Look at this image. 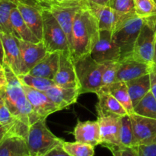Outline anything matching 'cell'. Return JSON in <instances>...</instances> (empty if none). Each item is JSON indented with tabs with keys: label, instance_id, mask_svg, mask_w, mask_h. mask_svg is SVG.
I'll return each instance as SVG.
<instances>
[{
	"label": "cell",
	"instance_id": "cell-29",
	"mask_svg": "<svg viewBox=\"0 0 156 156\" xmlns=\"http://www.w3.org/2000/svg\"><path fill=\"white\" fill-rule=\"evenodd\" d=\"M17 6L14 0H0V33L14 35L11 24V13Z\"/></svg>",
	"mask_w": 156,
	"mask_h": 156
},
{
	"label": "cell",
	"instance_id": "cell-39",
	"mask_svg": "<svg viewBox=\"0 0 156 156\" xmlns=\"http://www.w3.org/2000/svg\"><path fill=\"white\" fill-rule=\"evenodd\" d=\"M44 156H71L64 149L62 143L57 145L54 148L49 151Z\"/></svg>",
	"mask_w": 156,
	"mask_h": 156
},
{
	"label": "cell",
	"instance_id": "cell-19",
	"mask_svg": "<svg viewBox=\"0 0 156 156\" xmlns=\"http://www.w3.org/2000/svg\"><path fill=\"white\" fill-rule=\"evenodd\" d=\"M44 92L60 111L76 103L81 94L79 88H62L58 85H54Z\"/></svg>",
	"mask_w": 156,
	"mask_h": 156
},
{
	"label": "cell",
	"instance_id": "cell-24",
	"mask_svg": "<svg viewBox=\"0 0 156 156\" xmlns=\"http://www.w3.org/2000/svg\"><path fill=\"white\" fill-rule=\"evenodd\" d=\"M0 156H30L25 139L12 134L8 135L0 143Z\"/></svg>",
	"mask_w": 156,
	"mask_h": 156
},
{
	"label": "cell",
	"instance_id": "cell-3",
	"mask_svg": "<svg viewBox=\"0 0 156 156\" xmlns=\"http://www.w3.org/2000/svg\"><path fill=\"white\" fill-rule=\"evenodd\" d=\"M146 19L136 12L123 15L112 31V37L121 52V59L129 56ZM120 59V60H121Z\"/></svg>",
	"mask_w": 156,
	"mask_h": 156
},
{
	"label": "cell",
	"instance_id": "cell-37",
	"mask_svg": "<svg viewBox=\"0 0 156 156\" xmlns=\"http://www.w3.org/2000/svg\"><path fill=\"white\" fill-rule=\"evenodd\" d=\"M138 156H156V142L137 146Z\"/></svg>",
	"mask_w": 156,
	"mask_h": 156
},
{
	"label": "cell",
	"instance_id": "cell-20",
	"mask_svg": "<svg viewBox=\"0 0 156 156\" xmlns=\"http://www.w3.org/2000/svg\"><path fill=\"white\" fill-rule=\"evenodd\" d=\"M17 8L19 10L23 19L34 34L40 40L43 38V16L42 9L28 5L17 2Z\"/></svg>",
	"mask_w": 156,
	"mask_h": 156
},
{
	"label": "cell",
	"instance_id": "cell-12",
	"mask_svg": "<svg viewBox=\"0 0 156 156\" xmlns=\"http://www.w3.org/2000/svg\"><path fill=\"white\" fill-rule=\"evenodd\" d=\"M21 85L27 100L40 120H46L51 114L60 111L59 108L50 100L44 91H38L23 84Z\"/></svg>",
	"mask_w": 156,
	"mask_h": 156
},
{
	"label": "cell",
	"instance_id": "cell-9",
	"mask_svg": "<svg viewBox=\"0 0 156 156\" xmlns=\"http://www.w3.org/2000/svg\"><path fill=\"white\" fill-rule=\"evenodd\" d=\"M90 54L98 63L120 61L121 52L120 47L113 40L112 30H100L98 38Z\"/></svg>",
	"mask_w": 156,
	"mask_h": 156
},
{
	"label": "cell",
	"instance_id": "cell-45",
	"mask_svg": "<svg viewBox=\"0 0 156 156\" xmlns=\"http://www.w3.org/2000/svg\"><path fill=\"white\" fill-rule=\"evenodd\" d=\"M52 1L57 2H70L77 1V0H52Z\"/></svg>",
	"mask_w": 156,
	"mask_h": 156
},
{
	"label": "cell",
	"instance_id": "cell-22",
	"mask_svg": "<svg viewBox=\"0 0 156 156\" xmlns=\"http://www.w3.org/2000/svg\"><path fill=\"white\" fill-rule=\"evenodd\" d=\"M96 94L98 98V103L96 106L98 115H117L122 117L128 114L123 105L109 92L100 89Z\"/></svg>",
	"mask_w": 156,
	"mask_h": 156
},
{
	"label": "cell",
	"instance_id": "cell-28",
	"mask_svg": "<svg viewBox=\"0 0 156 156\" xmlns=\"http://www.w3.org/2000/svg\"><path fill=\"white\" fill-rule=\"evenodd\" d=\"M133 112L143 117L156 119V99L152 91H149L133 107Z\"/></svg>",
	"mask_w": 156,
	"mask_h": 156
},
{
	"label": "cell",
	"instance_id": "cell-40",
	"mask_svg": "<svg viewBox=\"0 0 156 156\" xmlns=\"http://www.w3.org/2000/svg\"><path fill=\"white\" fill-rule=\"evenodd\" d=\"M149 75L151 80V91L156 99V63L152 66Z\"/></svg>",
	"mask_w": 156,
	"mask_h": 156
},
{
	"label": "cell",
	"instance_id": "cell-27",
	"mask_svg": "<svg viewBox=\"0 0 156 156\" xmlns=\"http://www.w3.org/2000/svg\"><path fill=\"white\" fill-rule=\"evenodd\" d=\"M129 96L133 107L151 91L150 75L147 74L141 77L129 80L126 82Z\"/></svg>",
	"mask_w": 156,
	"mask_h": 156
},
{
	"label": "cell",
	"instance_id": "cell-11",
	"mask_svg": "<svg viewBox=\"0 0 156 156\" xmlns=\"http://www.w3.org/2000/svg\"><path fill=\"white\" fill-rule=\"evenodd\" d=\"M19 45L22 63L21 74L28 73L48 53L43 41L33 43L19 40Z\"/></svg>",
	"mask_w": 156,
	"mask_h": 156
},
{
	"label": "cell",
	"instance_id": "cell-8",
	"mask_svg": "<svg viewBox=\"0 0 156 156\" xmlns=\"http://www.w3.org/2000/svg\"><path fill=\"white\" fill-rule=\"evenodd\" d=\"M87 0H77L70 2H57L50 1L48 9L64 30L69 41L70 50L72 44V32L75 17L79 10L86 4Z\"/></svg>",
	"mask_w": 156,
	"mask_h": 156
},
{
	"label": "cell",
	"instance_id": "cell-38",
	"mask_svg": "<svg viewBox=\"0 0 156 156\" xmlns=\"http://www.w3.org/2000/svg\"><path fill=\"white\" fill-rule=\"evenodd\" d=\"M15 2H21L23 4L34 6L40 9H48L50 4V0H14Z\"/></svg>",
	"mask_w": 156,
	"mask_h": 156
},
{
	"label": "cell",
	"instance_id": "cell-7",
	"mask_svg": "<svg viewBox=\"0 0 156 156\" xmlns=\"http://www.w3.org/2000/svg\"><path fill=\"white\" fill-rule=\"evenodd\" d=\"M129 56L149 65L156 63V29L146 21L142 27Z\"/></svg>",
	"mask_w": 156,
	"mask_h": 156
},
{
	"label": "cell",
	"instance_id": "cell-47",
	"mask_svg": "<svg viewBox=\"0 0 156 156\" xmlns=\"http://www.w3.org/2000/svg\"><path fill=\"white\" fill-rule=\"evenodd\" d=\"M153 2H155V4H156V0H153Z\"/></svg>",
	"mask_w": 156,
	"mask_h": 156
},
{
	"label": "cell",
	"instance_id": "cell-42",
	"mask_svg": "<svg viewBox=\"0 0 156 156\" xmlns=\"http://www.w3.org/2000/svg\"><path fill=\"white\" fill-rule=\"evenodd\" d=\"M6 85V77L5 70H0V91L5 88Z\"/></svg>",
	"mask_w": 156,
	"mask_h": 156
},
{
	"label": "cell",
	"instance_id": "cell-44",
	"mask_svg": "<svg viewBox=\"0 0 156 156\" xmlns=\"http://www.w3.org/2000/svg\"><path fill=\"white\" fill-rule=\"evenodd\" d=\"M88 1L94 3V4L101 5H108L110 0H88Z\"/></svg>",
	"mask_w": 156,
	"mask_h": 156
},
{
	"label": "cell",
	"instance_id": "cell-15",
	"mask_svg": "<svg viewBox=\"0 0 156 156\" xmlns=\"http://www.w3.org/2000/svg\"><path fill=\"white\" fill-rule=\"evenodd\" d=\"M97 120L100 126L101 145L103 146L105 145H120L121 117L117 115H98Z\"/></svg>",
	"mask_w": 156,
	"mask_h": 156
},
{
	"label": "cell",
	"instance_id": "cell-25",
	"mask_svg": "<svg viewBox=\"0 0 156 156\" xmlns=\"http://www.w3.org/2000/svg\"><path fill=\"white\" fill-rule=\"evenodd\" d=\"M11 24L13 30L14 36L19 40L33 43L41 41L34 34L27 25L17 6L12 9L11 13Z\"/></svg>",
	"mask_w": 156,
	"mask_h": 156
},
{
	"label": "cell",
	"instance_id": "cell-30",
	"mask_svg": "<svg viewBox=\"0 0 156 156\" xmlns=\"http://www.w3.org/2000/svg\"><path fill=\"white\" fill-rule=\"evenodd\" d=\"M18 78L21 84L41 91H47L56 85L53 80L32 76L29 73L18 75Z\"/></svg>",
	"mask_w": 156,
	"mask_h": 156
},
{
	"label": "cell",
	"instance_id": "cell-41",
	"mask_svg": "<svg viewBox=\"0 0 156 156\" xmlns=\"http://www.w3.org/2000/svg\"><path fill=\"white\" fill-rule=\"evenodd\" d=\"M10 133H9V129L0 123V143Z\"/></svg>",
	"mask_w": 156,
	"mask_h": 156
},
{
	"label": "cell",
	"instance_id": "cell-31",
	"mask_svg": "<svg viewBox=\"0 0 156 156\" xmlns=\"http://www.w3.org/2000/svg\"><path fill=\"white\" fill-rule=\"evenodd\" d=\"M120 145L129 147H135L136 140L133 128L132 120L129 114L122 116L120 130Z\"/></svg>",
	"mask_w": 156,
	"mask_h": 156
},
{
	"label": "cell",
	"instance_id": "cell-13",
	"mask_svg": "<svg viewBox=\"0 0 156 156\" xmlns=\"http://www.w3.org/2000/svg\"><path fill=\"white\" fill-rule=\"evenodd\" d=\"M129 116L136 146L156 142V119L145 117L134 113Z\"/></svg>",
	"mask_w": 156,
	"mask_h": 156
},
{
	"label": "cell",
	"instance_id": "cell-1",
	"mask_svg": "<svg viewBox=\"0 0 156 156\" xmlns=\"http://www.w3.org/2000/svg\"><path fill=\"white\" fill-rule=\"evenodd\" d=\"M99 31L97 19L86 2L76 14L73 23L70 50L73 61L91 53L98 38Z\"/></svg>",
	"mask_w": 156,
	"mask_h": 156
},
{
	"label": "cell",
	"instance_id": "cell-23",
	"mask_svg": "<svg viewBox=\"0 0 156 156\" xmlns=\"http://www.w3.org/2000/svg\"><path fill=\"white\" fill-rule=\"evenodd\" d=\"M59 52L48 53L28 73L32 76L53 80L59 68Z\"/></svg>",
	"mask_w": 156,
	"mask_h": 156
},
{
	"label": "cell",
	"instance_id": "cell-43",
	"mask_svg": "<svg viewBox=\"0 0 156 156\" xmlns=\"http://www.w3.org/2000/svg\"><path fill=\"white\" fill-rule=\"evenodd\" d=\"M0 62L2 65L5 66V56H4V49H3L2 41L1 37H0Z\"/></svg>",
	"mask_w": 156,
	"mask_h": 156
},
{
	"label": "cell",
	"instance_id": "cell-26",
	"mask_svg": "<svg viewBox=\"0 0 156 156\" xmlns=\"http://www.w3.org/2000/svg\"><path fill=\"white\" fill-rule=\"evenodd\" d=\"M101 89L112 94L124 108L129 115L133 114V105L129 96L126 82H115L110 85L102 86Z\"/></svg>",
	"mask_w": 156,
	"mask_h": 156
},
{
	"label": "cell",
	"instance_id": "cell-18",
	"mask_svg": "<svg viewBox=\"0 0 156 156\" xmlns=\"http://www.w3.org/2000/svg\"><path fill=\"white\" fill-rule=\"evenodd\" d=\"M88 7L96 18L100 30H114L123 15L108 5H101L88 2Z\"/></svg>",
	"mask_w": 156,
	"mask_h": 156
},
{
	"label": "cell",
	"instance_id": "cell-34",
	"mask_svg": "<svg viewBox=\"0 0 156 156\" xmlns=\"http://www.w3.org/2000/svg\"><path fill=\"white\" fill-rule=\"evenodd\" d=\"M120 64V61L107 63L102 74V86H105L116 82Z\"/></svg>",
	"mask_w": 156,
	"mask_h": 156
},
{
	"label": "cell",
	"instance_id": "cell-16",
	"mask_svg": "<svg viewBox=\"0 0 156 156\" xmlns=\"http://www.w3.org/2000/svg\"><path fill=\"white\" fill-rule=\"evenodd\" d=\"M153 65H149L136 60L131 56H127L120 60L116 82H126L136 78L149 74Z\"/></svg>",
	"mask_w": 156,
	"mask_h": 156
},
{
	"label": "cell",
	"instance_id": "cell-46",
	"mask_svg": "<svg viewBox=\"0 0 156 156\" xmlns=\"http://www.w3.org/2000/svg\"><path fill=\"white\" fill-rule=\"evenodd\" d=\"M0 70H4V66L2 65L1 62H0Z\"/></svg>",
	"mask_w": 156,
	"mask_h": 156
},
{
	"label": "cell",
	"instance_id": "cell-2",
	"mask_svg": "<svg viewBox=\"0 0 156 156\" xmlns=\"http://www.w3.org/2000/svg\"><path fill=\"white\" fill-rule=\"evenodd\" d=\"M6 77V85L1 91L8 108L12 115L24 124L30 127L39 120V117L34 111L30 102L25 95L22 85L18 76L13 73L10 67L4 66Z\"/></svg>",
	"mask_w": 156,
	"mask_h": 156
},
{
	"label": "cell",
	"instance_id": "cell-14",
	"mask_svg": "<svg viewBox=\"0 0 156 156\" xmlns=\"http://www.w3.org/2000/svg\"><path fill=\"white\" fill-rule=\"evenodd\" d=\"M0 37L4 49L5 65L10 67L15 75H21L22 73V63L19 39L14 35L4 33H0Z\"/></svg>",
	"mask_w": 156,
	"mask_h": 156
},
{
	"label": "cell",
	"instance_id": "cell-17",
	"mask_svg": "<svg viewBox=\"0 0 156 156\" xmlns=\"http://www.w3.org/2000/svg\"><path fill=\"white\" fill-rule=\"evenodd\" d=\"M73 135L76 142L91 145L94 147L101 144L100 126L98 120L78 121Z\"/></svg>",
	"mask_w": 156,
	"mask_h": 156
},
{
	"label": "cell",
	"instance_id": "cell-33",
	"mask_svg": "<svg viewBox=\"0 0 156 156\" xmlns=\"http://www.w3.org/2000/svg\"><path fill=\"white\" fill-rule=\"evenodd\" d=\"M135 12L143 18L156 16V4L153 0H135Z\"/></svg>",
	"mask_w": 156,
	"mask_h": 156
},
{
	"label": "cell",
	"instance_id": "cell-35",
	"mask_svg": "<svg viewBox=\"0 0 156 156\" xmlns=\"http://www.w3.org/2000/svg\"><path fill=\"white\" fill-rule=\"evenodd\" d=\"M108 6L122 15L136 12L135 0H110Z\"/></svg>",
	"mask_w": 156,
	"mask_h": 156
},
{
	"label": "cell",
	"instance_id": "cell-4",
	"mask_svg": "<svg viewBox=\"0 0 156 156\" xmlns=\"http://www.w3.org/2000/svg\"><path fill=\"white\" fill-rule=\"evenodd\" d=\"M80 92L97 93L102 87V74L107 63H98L91 54L82 56L74 61Z\"/></svg>",
	"mask_w": 156,
	"mask_h": 156
},
{
	"label": "cell",
	"instance_id": "cell-10",
	"mask_svg": "<svg viewBox=\"0 0 156 156\" xmlns=\"http://www.w3.org/2000/svg\"><path fill=\"white\" fill-rule=\"evenodd\" d=\"M53 81L56 85L62 88H80L74 61L69 52L59 53V68Z\"/></svg>",
	"mask_w": 156,
	"mask_h": 156
},
{
	"label": "cell",
	"instance_id": "cell-21",
	"mask_svg": "<svg viewBox=\"0 0 156 156\" xmlns=\"http://www.w3.org/2000/svg\"><path fill=\"white\" fill-rule=\"evenodd\" d=\"M0 123L5 126L9 130L10 134L19 136L27 139L29 126L18 121L11 113L8 108L5 99L0 91Z\"/></svg>",
	"mask_w": 156,
	"mask_h": 156
},
{
	"label": "cell",
	"instance_id": "cell-6",
	"mask_svg": "<svg viewBox=\"0 0 156 156\" xmlns=\"http://www.w3.org/2000/svg\"><path fill=\"white\" fill-rule=\"evenodd\" d=\"M42 16L43 38L41 41L44 43L47 52L70 53L66 34L48 9H42Z\"/></svg>",
	"mask_w": 156,
	"mask_h": 156
},
{
	"label": "cell",
	"instance_id": "cell-5",
	"mask_svg": "<svg viewBox=\"0 0 156 156\" xmlns=\"http://www.w3.org/2000/svg\"><path fill=\"white\" fill-rule=\"evenodd\" d=\"M26 143L30 156H44L63 140L49 129L46 120H39L29 127Z\"/></svg>",
	"mask_w": 156,
	"mask_h": 156
},
{
	"label": "cell",
	"instance_id": "cell-32",
	"mask_svg": "<svg viewBox=\"0 0 156 156\" xmlns=\"http://www.w3.org/2000/svg\"><path fill=\"white\" fill-rule=\"evenodd\" d=\"M64 149L71 156H94V146L79 142L62 143Z\"/></svg>",
	"mask_w": 156,
	"mask_h": 156
},
{
	"label": "cell",
	"instance_id": "cell-48",
	"mask_svg": "<svg viewBox=\"0 0 156 156\" xmlns=\"http://www.w3.org/2000/svg\"><path fill=\"white\" fill-rule=\"evenodd\" d=\"M50 1H51V0H50Z\"/></svg>",
	"mask_w": 156,
	"mask_h": 156
},
{
	"label": "cell",
	"instance_id": "cell-36",
	"mask_svg": "<svg viewBox=\"0 0 156 156\" xmlns=\"http://www.w3.org/2000/svg\"><path fill=\"white\" fill-rule=\"evenodd\" d=\"M112 153L113 156H138L137 146L129 147L122 145H105Z\"/></svg>",
	"mask_w": 156,
	"mask_h": 156
}]
</instances>
